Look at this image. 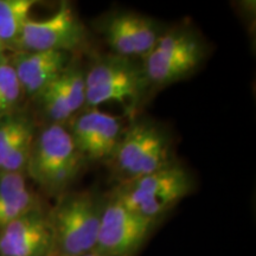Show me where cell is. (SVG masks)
<instances>
[{
	"label": "cell",
	"mask_w": 256,
	"mask_h": 256,
	"mask_svg": "<svg viewBox=\"0 0 256 256\" xmlns=\"http://www.w3.org/2000/svg\"><path fill=\"white\" fill-rule=\"evenodd\" d=\"M104 204L90 192L70 194L49 214L57 256H81L95 249Z\"/></svg>",
	"instance_id": "6da1fadb"
},
{
	"label": "cell",
	"mask_w": 256,
	"mask_h": 256,
	"mask_svg": "<svg viewBox=\"0 0 256 256\" xmlns=\"http://www.w3.org/2000/svg\"><path fill=\"white\" fill-rule=\"evenodd\" d=\"M190 191L191 182L185 170L168 165L153 174L124 180L113 198L133 212L156 223Z\"/></svg>",
	"instance_id": "7a4b0ae2"
},
{
	"label": "cell",
	"mask_w": 256,
	"mask_h": 256,
	"mask_svg": "<svg viewBox=\"0 0 256 256\" xmlns=\"http://www.w3.org/2000/svg\"><path fill=\"white\" fill-rule=\"evenodd\" d=\"M82 158L70 132L60 124H52L32 146L28 166L37 183L48 191L60 192L78 176Z\"/></svg>",
	"instance_id": "3957f363"
},
{
	"label": "cell",
	"mask_w": 256,
	"mask_h": 256,
	"mask_svg": "<svg viewBox=\"0 0 256 256\" xmlns=\"http://www.w3.org/2000/svg\"><path fill=\"white\" fill-rule=\"evenodd\" d=\"M156 224L112 197L104 204L94 250L104 256H136Z\"/></svg>",
	"instance_id": "277c9868"
},
{
	"label": "cell",
	"mask_w": 256,
	"mask_h": 256,
	"mask_svg": "<svg viewBox=\"0 0 256 256\" xmlns=\"http://www.w3.org/2000/svg\"><path fill=\"white\" fill-rule=\"evenodd\" d=\"M115 165L124 180L153 174L171 165L170 147L158 128L140 122L134 124L120 138L113 154Z\"/></svg>",
	"instance_id": "5b68a950"
},
{
	"label": "cell",
	"mask_w": 256,
	"mask_h": 256,
	"mask_svg": "<svg viewBox=\"0 0 256 256\" xmlns=\"http://www.w3.org/2000/svg\"><path fill=\"white\" fill-rule=\"evenodd\" d=\"M84 28L72 6L63 2L49 18L28 19L17 43L28 51H64L81 46Z\"/></svg>",
	"instance_id": "8992f818"
},
{
	"label": "cell",
	"mask_w": 256,
	"mask_h": 256,
	"mask_svg": "<svg viewBox=\"0 0 256 256\" xmlns=\"http://www.w3.org/2000/svg\"><path fill=\"white\" fill-rule=\"evenodd\" d=\"M200 58V48L191 37L165 34L158 38L154 49L145 57V74L158 84H168L191 72Z\"/></svg>",
	"instance_id": "52a82bcc"
},
{
	"label": "cell",
	"mask_w": 256,
	"mask_h": 256,
	"mask_svg": "<svg viewBox=\"0 0 256 256\" xmlns=\"http://www.w3.org/2000/svg\"><path fill=\"white\" fill-rule=\"evenodd\" d=\"M144 76L138 70L118 63H101L86 75V104L90 107L138 100L144 89Z\"/></svg>",
	"instance_id": "ba28073f"
},
{
	"label": "cell",
	"mask_w": 256,
	"mask_h": 256,
	"mask_svg": "<svg viewBox=\"0 0 256 256\" xmlns=\"http://www.w3.org/2000/svg\"><path fill=\"white\" fill-rule=\"evenodd\" d=\"M52 252L49 215L38 208L0 229V256H49Z\"/></svg>",
	"instance_id": "9c48e42d"
},
{
	"label": "cell",
	"mask_w": 256,
	"mask_h": 256,
	"mask_svg": "<svg viewBox=\"0 0 256 256\" xmlns=\"http://www.w3.org/2000/svg\"><path fill=\"white\" fill-rule=\"evenodd\" d=\"M120 132L116 116L92 110L78 116L70 134L80 154L90 160H102L113 156Z\"/></svg>",
	"instance_id": "30bf717a"
},
{
	"label": "cell",
	"mask_w": 256,
	"mask_h": 256,
	"mask_svg": "<svg viewBox=\"0 0 256 256\" xmlns=\"http://www.w3.org/2000/svg\"><path fill=\"white\" fill-rule=\"evenodd\" d=\"M64 51H28L20 55L14 66L22 89L38 95L66 69Z\"/></svg>",
	"instance_id": "8fae6325"
},
{
	"label": "cell",
	"mask_w": 256,
	"mask_h": 256,
	"mask_svg": "<svg viewBox=\"0 0 256 256\" xmlns=\"http://www.w3.org/2000/svg\"><path fill=\"white\" fill-rule=\"evenodd\" d=\"M34 196L26 186L22 172L0 176V229L36 209Z\"/></svg>",
	"instance_id": "7c38bea8"
},
{
	"label": "cell",
	"mask_w": 256,
	"mask_h": 256,
	"mask_svg": "<svg viewBox=\"0 0 256 256\" xmlns=\"http://www.w3.org/2000/svg\"><path fill=\"white\" fill-rule=\"evenodd\" d=\"M34 0H0V40L17 42L24 25L30 19Z\"/></svg>",
	"instance_id": "4fadbf2b"
},
{
	"label": "cell",
	"mask_w": 256,
	"mask_h": 256,
	"mask_svg": "<svg viewBox=\"0 0 256 256\" xmlns=\"http://www.w3.org/2000/svg\"><path fill=\"white\" fill-rule=\"evenodd\" d=\"M51 83L63 96L72 113L86 104V75L81 70L66 68Z\"/></svg>",
	"instance_id": "5bb4252c"
},
{
	"label": "cell",
	"mask_w": 256,
	"mask_h": 256,
	"mask_svg": "<svg viewBox=\"0 0 256 256\" xmlns=\"http://www.w3.org/2000/svg\"><path fill=\"white\" fill-rule=\"evenodd\" d=\"M128 28H130V37L136 46V56L146 57L154 49L156 40V34L152 25L139 16L126 14Z\"/></svg>",
	"instance_id": "9a60e30c"
},
{
	"label": "cell",
	"mask_w": 256,
	"mask_h": 256,
	"mask_svg": "<svg viewBox=\"0 0 256 256\" xmlns=\"http://www.w3.org/2000/svg\"><path fill=\"white\" fill-rule=\"evenodd\" d=\"M22 87L14 66L0 63V116L17 104Z\"/></svg>",
	"instance_id": "2e32d148"
},
{
	"label": "cell",
	"mask_w": 256,
	"mask_h": 256,
	"mask_svg": "<svg viewBox=\"0 0 256 256\" xmlns=\"http://www.w3.org/2000/svg\"><path fill=\"white\" fill-rule=\"evenodd\" d=\"M107 34L110 44L119 55L124 57L136 56V46L127 25L126 14L114 18L108 25Z\"/></svg>",
	"instance_id": "e0dca14e"
},
{
	"label": "cell",
	"mask_w": 256,
	"mask_h": 256,
	"mask_svg": "<svg viewBox=\"0 0 256 256\" xmlns=\"http://www.w3.org/2000/svg\"><path fill=\"white\" fill-rule=\"evenodd\" d=\"M28 133H31V127L22 120H10L0 126V168L12 150Z\"/></svg>",
	"instance_id": "ac0fdd59"
},
{
	"label": "cell",
	"mask_w": 256,
	"mask_h": 256,
	"mask_svg": "<svg viewBox=\"0 0 256 256\" xmlns=\"http://www.w3.org/2000/svg\"><path fill=\"white\" fill-rule=\"evenodd\" d=\"M38 95L40 96L43 110L50 119L55 121L54 124H60L72 118L74 113L70 110L69 104L60 94V92L54 87L52 83L50 82Z\"/></svg>",
	"instance_id": "d6986e66"
},
{
	"label": "cell",
	"mask_w": 256,
	"mask_h": 256,
	"mask_svg": "<svg viewBox=\"0 0 256 256\" xmlns=\"http://www.w3.org/2000/svg\"><path fill=\"white\" fill-rule=\"evenodd\" d=\"M32 146H34V136L28 133L20 140V142L12 150L11 153L2 162L0 171L2 172H20L22 168L28 166L30 159Z\"/></svg>",
	"instance_id": "ffe728a7"
},
{
	"label": "cell",
	"mask_w": 256,
	"mask_h": 256,
	"mask_svg": "<svg viewBox=\"0 0 256 256\" xmlns=\"http://www.w3.org/2000/svg\"><path fill=\"white\" fill-rule=\"evenodd\" d=\"M81 256H104V255L98 254V252H96L95 250H92V252H87V254H83V255H81Z\"/></svg>",
	"instance_id": "44dd1931"
},
{
	"label": "cell",
	"mask_w": 256,
	"mask_h": 256,
	"mask_svg": "<svg viewBox=\"0 0 256 256\" xmlns=\"http://www.w3.org/2000/svg\"><path fill=\"white\" fill-rule=\"evenodd\" d=\"M2 46H4V43L0 40V55H2Z\"/></svg>",
	"instance_id": "7402d4cb"
},
{
	"label": "cell",
	"mask_w": 256,
	"mask_h": 256,
	"mask_svg": "<svg viewBox=\"0 0 256 256\" xmlns=\"http://www.w3.org/2000/svg\"><path fill=\"white\" fill-rule=\"evenodd\" d=\"M49 256H57V255H56V254H55V252H52V254H50V255H49Z\"/></svg>",
	"instance_id": "603a6c76"
}]
</instances>
